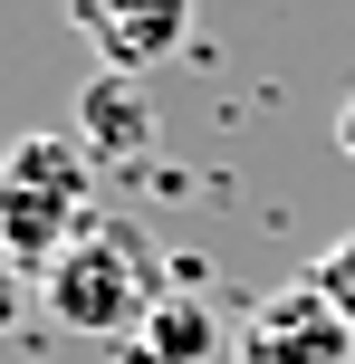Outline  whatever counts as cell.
Instances as JSON below:
<instances>
[{
  "instance_id": "cell-7",
  "label": "cell",
  "mask_w": 355,
  "mask_h": 364,
  "mask_svg": "<svg viewBox=\"0 0 355 364\" xmlns=\"http://www.w3.org/2000/svg\"><path fill=\"white\" fill-rule=\"evenodd\" d=\"M307 288H317L327 307H337L346 326H355V230H346V240H327V259L307 269Z\"/></svg>"
},
{
  "instance_id": "cell-5",
  "label": "cell",
  "mask_w": 355,
  "mask_h": 364,
  "mask_svg": "<svg viewBox=\"0 0 355 364\" xmlns=\"http://www.w3.org/2000/svg\"><path fill=\"white\" fill-rule=\"evenodd\" d=\"M77 144L96 154V164H115V154H144L154 144V106H144V87L134 77H115V68H96L87 77V96H77Z\"/></svg>"
},
{
  "instance_id": "cell-4",
  "label": "cell",
  "mask_w": 355,
  "mask_h": 364,
  "mask_svg": "<svg viewBox=\"0 0 355 364\" xmlns=\"http://www.w3.org/2000/svg\"><path fill=\"white\" fill-rule=\"evenodd\" d=\"M68 29L96 48V68L144 77L192 38V0H68Z\"/></svg>"
},
{
  "instance_id": "cell-1",
  "label": "cell",
  "mask_w": 355,
  "mask_h": 364,
  "mask_svg": "<svg viewBox=\"0 0 355 364\" xmlns=\"http://www.w3.org/2000/svg\"><path fill=\"white\" fill-rule=\"evenodd\" d=\"M87 192H96V154L77 134H19L0 154V250L48 278L68 240L87 230Z\"/></svg>"
},
{
  "instance_id": "cell-2",
  "label": "cell",
  "mask_w": 355,
  "mask_h": 364,
  "mask_svg": "<svg viewBox=\"0 0 355 364\" xmlns=\"http://www.w3.org/2000/svg\"><path fill=\"white\" fill-rule=\"evenodd\" d=\"M38 297H48V316L68 336H144V316H154L144 240L115 230V220H87V230L68 240V259L38 278Z\"/></svg>"
},
{
  "instance_id": "cell-8",
  "label": "cell",
  "mask_w": 355,
  "mask_h": 364,
  "mask_svg": "<svg viewBox=\"0 0 355 364\" xmlns=\"http://www.w3.org/2000/svg\"><path fill=\"white\" fill-rule=\"evenodd\" d=\"M19 316H29V269H19V259L0 250V336H10Z\"/></svg>"
},
{
  "instance_id": "cell-6",
  "label": "cell",
  "mask_w": 355,
  "mask_h": 364,
  "mask_svg": "<svg viewBox=\"0 0 355 364\" xmlns=\"http://www.w3.org/2000/svg\"><path fill=\"white\" fill-rule=\"evenodd\" d=\"M134 355H144V364H211V355H221V316H211L202 297H154Z\"/></svg>"
},
{
  "instance_id": "cell-9",
  "label": "cell",
  "mask_w": 355,
  "mask_h": 364,
  "mask_svg": "<svg viewBox=\"0 0 355 364\" xmlns=\"http://www.w3.org/2000/svg\"><path fill=\"white\" fill-rule=\"evenodd\" d=\"M337 144H346V164H355V96L337 106Z\"/></svg>"
},
{
  "instance_id": "cell-3",
  "label": "cell",
  "mask_w": 355,
  "mask_h": 364,
  "mask_svg": "<svg viewBox=\"0 0 355 364\" xmlns=\"http://www.w3.org/2000/svg\"><path fill=\"white\" fill-rule=\"evenodd\" d=\"M231 364H355V326L327 307L317 288H269L231 336Z\"/></svg>"
}]
</instances>
